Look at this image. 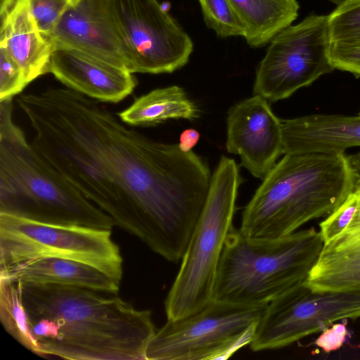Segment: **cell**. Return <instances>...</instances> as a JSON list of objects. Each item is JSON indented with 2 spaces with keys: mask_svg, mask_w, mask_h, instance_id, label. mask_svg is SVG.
I'll return each mask as SVG.
<instances>
[{
  "mask_svg": "<svg viewBox=\"0 0 360 360\" xmlns=\"http://www.w3.org/2000/svg\"><path fill=\"white\" fill-rule=\"evenodd\" d=\"M17 103L37 152L115 226L165 259L185 251L212 176L200 157L126 127L67 87L22 94Z\"/></svg>",
  "mask_w": 360,
  "mask_h": 360,
  "instance_id": "6da1fadb",
  "label": "cell"
},
{
  "mask_svg": "<svg viewBox=\"0 0 360 360\" xmlns=\"http://www.w3.org/2000/svg\"><path fill=\"white\" fill-rule=\"evenodd\" d=\"M35 354L71 360H146L156 330L149 310L117 294L77 286L18 282Z\"/></svg>",
  "mask_w": 360,
  "mask_h": 360,
  "instance_id": "7a4b0ae2",
  "label": "cell"
},
{
  "mask_svg": "<svg viewBox=\"0 0 360 360\" xmlns=\"http://www.w3.org/2000/svg\"><path fill=\"white\" fill-rule=\"evenodd\" d=\"M355 184L344 153L285 154L245 207L239 229L254 238L291 234L331 214Z\"/></svg>",
  "mask_w": 360,
  "mask_h": 360,
  "instance_id": "3957f363",
  "label": "cell"
},
{
  "mask_svg": "<svg viewBox=\"0 0 360 360\" xmlns=\"http://www.w3.org/2000/svg\"><path fill=\"white\" fill-rule=\"evenodd\" d=\"M0 213L51 224L115 226L28 143L14 122L12 98L0 101Z\"/></svg>",
  "mask_w": 360,
  "mask_h": 360,
  "instance_id": "277c9868",
  "label": "cell"
},
{
  "mask_svg": "<svg viewBox=\"0 0 360 360\" xmlns=\"http://www.w3.org/2000/svg\"><path fill=\"white\" fill-rule=\"evenodd\" d=\"M323 245L314 227L276 238L230 230L219 263L212 300L263 306L304 283Z\"/></svg>",
  "mask_w": 360,
  "mask_h": 360,
  "instance_id": "5b68a950",
  "label": "cell"
},
{
  "mask_svg": "<svg viewBox=\"0 0 360 360\" xmlns=\"http://www.w3.org/2000/svg\"><path fill=\"white\" fill-rule=\"evenodd\" d=\"M241 182L236 161L221 156L212 174L205 203L165 302L167 319L195 314L212 300L217 269L233 227Z\"/></svg>",
  "mask_w": 360,
  "mask_h": 360,
  "instance_id": "8992f818",
  "label": "cell"
},
{
  "mask_svg": "<svg viewBox=\"0 0 360 360\" xmlns=\"http://www.w3.org/2000/svg\"><path fill=\"white\" fill-rule=\"evenodd\" d=\"M266 305L212 300L195 314L167 319L149 341L146 360L226 359L251 343Z\"/></svg>",
  "mask_w": 360,
  "mask_h": 360,
  "instance_id": "52a82bcc",
  "label": "cell"
},
{
  "mask_svg": "<svg viewBox=\"0 0 360 360\" xmlns=\"http://www.w3.org/2000/svg\"><path fill=\"white\" fill-rule=\"evenodd\" d=\"M111 231L0 213V268L41 257L64 258L89 264L120 282L123 259Z\"/></svg>",
  "mask_w": 360,
  "mask_h": 360,
  "instance_id": "ba28073f",
  "label": "cell"
},
{
  "mask_svg": "<svg viewBox=\"0 0 360 360\" xmlns=\"http://www.w3.org/2000/svg\"><path fill=\"white\" fill-rule=\"evenodd\" d=\"M330 42L328 15L311 14L282 30L257 68L254 95L276 102L333 71Z\"/></svg>",
  "mask_w": 360,
  "mask_h": 360,
  "instance_id": "9c48e42d",
  "label": "cell"
},
{
  "mask_svg": "<svg viewBox=\"0 0 360 360\" xmlns=\"http://www.w3.org/2000/svg\"><path fill=\"white\" fill-rule=\"evenodd\" d=\"M107 4L129 72L171 73L188 63L193 41L157 0Z\"/></svg>",
  "mask_w": 360,
  "mask_h": 360,
  "instance_id": "30bf717a",
  "label": "cell"
},
{
  "mask_svg": "<svg viewBox=\"0 0 360 360\" xmlns=\"http://www.w3.org/2000/svg\"><path fill=\"white\" fill-rule=\"evenodd\" d=\"M360 318V291L314 292L304 283L270 302L250 344L252 351L282 348L321 333L333 322Z\"/></svg>",
  "mask_w": 360,
  "mask_h": 360,
  "instance_id": "8fae6325",
  "label": "cell"
},
{
  "mask_svg": "<svg viewBox=\"0 0 360 360\" xmlns=\"http://www.w3.org/2000/svg\"><path fill=\"white\" fill-rule=\"evenodd\" d=\"M259 95L243 100L228 111L226 147L241 165L263 180L283 154L281 120Z\"/></svg>",
  "mask_w": 360,
  "mask_h": 360,
  "instance_id": "7c38bea8",
  "label": "cell"
},
{
  "mask_svg": "<svg viewBox=\"0 0 360 360\" xmlns=\"http://www.w3.org/2000/svg\"><path fill=\"white\" fill-rule=\"evenodd\" d=\"M49 72L67 88L98 102L118 103L137 84L133 73L126 68L54 43Z\"/></svg>",
  "mask_w": 360,
  "mask_h": 360,
  "instance_id": "4fadbf2b",
  "label": "cell"
},
{
  "mask_svg": "<svg viewBox=\"0 0 360 360\" xmlns=\"http://www.w3.org/2000/svg\"><path fill=\"white\" fill-rule=\"evenodd\" d=\"M49 39L126 68L122 44L107 0H78L70 4Z\"/></svg>",
  "mask_w": 360,
  "mask_h": 360,
  "instance_id": "5bb4252c",
  "label": "cell"
},
{
  "mask_svg": "<svg viewBox=\"0 0 360 360\" xmlns=\"http://www.w3.org/2000/svg\"><path fill=\"white\" fill-rule=\"evenodd\" d=\"M0 46L21 68L28 84L49 70L53 43L39 30L30 0H1Z\"/></svg>",
  "mask_w": 360,
  "mask_h": 360,
  "instance_id": "9a60e30c",
  "label": "cell"
},
{
  "mask_svg": "<svg viewBox=\"0 0 360 360\" xmlns=\"http://www.w3.org/2000/svg\"><path fill=\"white\" fill-rule=\"evenodd\" d=\"M356 210L342 231L323 243L304 285L314 292L360 291V181Z\"/></svg>",
  "mask_w": 360,
  "mask_h": 360,
  "instance_id": "2e32d148",
  "label": "cell"
},
{
  "mask_svg": "<svg viewBox=\"0 0 360 360\" xmlns=\"http://www.w3.org/2000/svg\"><path fill=\"white\" fill-rule=\"evenodd\" d=\"M281 123L283 154L338 153L360 146V115H310Z\"/></svg>",
  "mask_w": 360,
  "mask_h": 360,
  "instance_id": "e0dca14e",
  "label": "cell"
},
{
  "mask_svg": "<svg viewBox=\"0 0 360 360\" xmlns=\"http://www.w3.org/2000/svg\"><path fill=\"white\" fill-rule=\"evenodd\" d=\"M0 276L15 282L77 286L117 294L120 282L89 264L64 258L41 257L0 268Z\"/></svg>",
  "mask_w": 360,
  "mask_h": 360,
  "instance_id": "ac0fdd59",
  "label": "cell"
},
{
  "mask_svg": "<svg viewBox=\"0 0 360 360\" xmlns=\"http://www.w3.org/2000/svg\"><path fill=\"white\" fill-rule=\"evenodd\" d=\"M249 46H264L297 18V0H231Z\"/></svg>",
  "mask_w": 360,
  "mask_h": 360,
  "instance_id": "d6986e66",
  "label": "cell"
},
{
  "mask_svg": "<svg viewBox=\"0 0 360 360\" xmlns=\"http://www.w3.org/2000/svg\"><path fill=\"white\" fill-rule=\"evenodd\" d=\"M118 115L128 125L152 127L170 119L193 120L199 113L185 91L173 85L154 89L136 98Z\"/></svg>",
  "mask_w": 360,
  "mask_h": 360,
  "instance_id": "ffe728a7",
  "label": "cell"
},
{
  "mask_svg": "<svg viewBox=\"0 0 360 360\" xmlns=\"http://www.w3.org/2000/svg\"><path fill=\"white\" fill-rule=\"evenodd\" d=\"M0 319L8 333L35 354L37 345L32 335L18 283L0 276Z\"/></svg>",
  "mask_w": 360,
  "mask_h": 360,
  "instance_id": "44dd1931",
  "label": "cell"
},
{
  "mask_svg": "<svg viewBox=\"0 0 360 360\" xmlns=\"http://www.w3.org/2000/svg\"><path fill=\"white\" fill-rule=\"evenodd\" d=\"M207 26L217 36H244V30L231 0H198Z\"/></svg>",
  "mask_w": 360,
  "mask_h": 360,
  "instance_id": "7402d4cb",
  "label": "cell"
},
{
  "mask_svg": "<svg viewBox=\"0 0 360 360\" xmlns=\"http://www.w3.org/2000/svg\"><path fill=\"white\" fill-rule=\"evenodd\" d=\"M331 41L360 42V0H349L328 15Z\"/></svg>",
  "mask_w": 360,
  "mask_h": 360,
  "instance_id": "603a6c76",
  "label": "cell"
},
{
  "mask_svg": "<svg viewBox=\"0 0 360 360\" xmlns=\"http://www.w3.org/2000/svg\"><path fill=\"white\" fill-rule=\"evenodd\" d=\"M358 200V192L354 188L342 203L319 224L323 243L339 234L349 222L356 210Z\"/></svg>",
  "mask_w": 360,
  "mask_h": 360,
  "instance_id": "cb8c5ba5",
  "label": "cell"
},
{
  "mask_svg": "<svg viewBox=\"0 0 360 360\" xmlns=\"http://www.w3.org/2000/svg\"><path fill=\"white\" fill-rule=\"evenodd\" d=\"M27 83L23 72L8 52L0 46V101L19 94Z\"/></svg>",
  "mask_w": 360,
  "mask_h": 360,
  "instance_id": "d4e9b609",
  "label": "cell"
},
{
  "mask_svg": "<svg viewBox=\"0 0 360 360\" xmlns=\"http://www.w3.org/2000/svg\"><path fill=\"white\" fill-rule=\"evenodd\" d=\"M70 0H30L31 11L39 31L49 39Z\"/></svg>",
  "mask_w": 360,
  "mask_h": 360,
  "instance_id": "484cf974",
  "label": "cell"
},
{
  "mask_svg": "<svg viewBox=\"0 0 360 360\" xmlns=\"http://www.w3.org/2000/svg\"><path fill=\"white\" fill-rule=\"evenodd\" d=\"M330 58L335 69L360 77V42L331 41Z\"/></svg>",
  "mask_w": 360,
  "mask_h": 360,
  "instance_id": "4316f807",
  "label": "cell"
},
{
  "mask_svg": "<svg viewBox=\"0 0 360 360\" xmlns=\"http://www.w3.org/2000/svg\"><path fill=\"white\" fill-rule=\"evenodd\" d=\"M347 323L348 319H344L341 323L332 324L321 332L314 344L326 353L339 349L348 335Z\"/></svg>",
  "mask_w": 360,
  "mask_h": 360,
  "instance_id": "83f0119b",
  "label": "cell"
},
{
  "mask_svg": "<svg viewBox=\"0 0 360 360\" xmlns=\"http://www.w3.org/2000/svg\"><path fill=\"white\" fill-rule=\"evenodd\" d=\"M200 133L195 129H186L180 134L178 143L181 150L184 152L191 151L200 140Z\"/></svg>",
  "mask_w": 360,
  "mask_h": 360,
  "instance_id": "f1b7e54d",
  "label": "cell"
},
{
  "mask_svg": "<svg viewBox=\"0 0 360 360\" xmlns=\"http://www.w3.org/2000/svg\"><path fill=\"white\" fill-rule=\"evenodd\" d=\"M347 156L356 180L360 181V151Z\"/></svg>",
  "mask_w": 360,
  "mask_h": 360,
  "instance_id": "f546056e",
  "label": "cell"
},
{
  "mask_svg": "<svg viewBox=\"0 0 360 360\" xmlns=\"http://www.w3.org/2000/svg\"><path fill=\"white\" fill-rule=\"evenodd\" d=\"M327 1L334 4L337 6H338L349 0H327Z\"/></svg>",
  "mask_w": 360,
  "mask_h": 360,
  "instance_id": "4dcf8cb0",
  "label": "cell"
},
{
  "mask_svg": "<svg viewBox=\"0 0 360 360\" xmlns=\"http://www.w3.org/2000/svg\"><path fill=\"white\" fill-rule=\"evenodd\" d=\"M77 1H78V0H70V2H71V4H72L76 3Z\"/></svg>",
  "mask_w": 360,
  "mask_h": 360,
  "instance_id": "1f68e13d",
  "label": "cell"
},
{
  "mask_svg": "<svg viewBox=\"0 0 360 360\" xmlns=\"http://www.w3.org/2000/svg\"><path fill=\"white\" fill-rule=\"evenodd\" d=\"M359 115H360V113H359Z\"/></svg>",
  "mask_w": 360,
  "mask_h": 360,
  "instance_id": "d6a6232c",
  "label": "cell"
}]
</instances>
